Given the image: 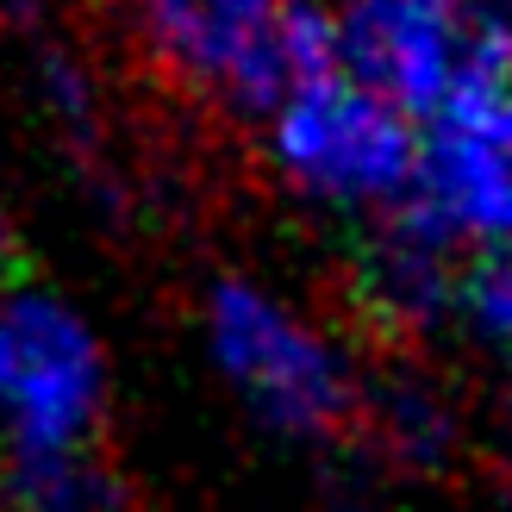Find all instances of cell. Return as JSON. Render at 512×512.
<instances>
[{
    "mask_svg": "<svg viewBox=\"0 0 512 512\" xmlns=\"http://www.w3.org/2000/svg\"><path fill=\"white\" fill-rule=\"evenodd\" d=\"M7 512H125L119 481L88 456H38V463H7Z\"/></svg>",
    "mask_w": 512,
    "mask_h": 512,
    "instance_id": "7",
    "label": "cell"
},
{
    "mask_svg": "<svg viewBox=\"0 0 512 512\" xmlns=\"http://www.w3.org/2000/svg\"><path fill=\"white\" fill-rule=\"evenodd\" d=\"M338 69L400 119L512 94V13L500 0H344Z\"/></svg>",
    "mask_w": 512,
    "mask_h": 512,
    "instance_id": "1",
    "label": "cell"
},
{
    "mask_svg": "<svg viewBox=\"0 0 512 512\" xmlns=\"http://www.w3.org/2000/svg\"><path fill=\"white\" fill-rule=\"evenodd\" d=\"M406 200L444 232L512 244V94L431 119Z\"/></svg>",
    "mask_w": 512,
    "mask_h": 512,
    "instance_id": "6",
    "label": "cell"
},
{
    "mask_svg": "<svg viewBox=\"0 0 512 512\" xmlns=\"http://www.w3.org/2000/svg\"><path fill=\"white\" fill-rule=\"evenodd\" d=\"M107 413V350L57 288H0V438L7 463L88 456Z\"/></svg>",
    "mask_w": 512,
    "mask_h": 512,
    "instance_id": "2",
    "label": "cell"
},
{
    "mask_svg": "<svg viewBox=\"0 0 512 512\" xmlns=\"http://www.w3.org/2000/svg\"><path fill=\"white\" fill-rule=\"evenodd\" d=\"M450 300L488 344L512 350V244H481V256L450 275Z\"/></svg>",
    "mask_w": 512,
    "mask_h": 512,
    "instance_id": "8",
    "label": "cell"
},
{
    "mask_svg": "<svg viewBox=\"0 0 512 512\" xmlns=\"http://www.w3.org/2000/svg\"><path fill=\"white\" fill-rule=\"evenodd\" d=\"M13 256V213H7V194H0V263Z\"/></svg>",
    "mask_w": 512,
    "mask_h": 512,
    "instance_id": "9",
    "label": "cell"
},
{
    "mask_svg": "<svg viewBox=\"0 0 512 512\" xmlns=\"http://www.w3.org/2000/svg\"><path fill=\"white\" fill-rule=\"evenodd\" d=\"M275 125V163L288 182L306 194L331 200H400L413 188L419 169V138L400 113L369 100L356 82L331 75V82L288 88V100L269 113Z\"/></svg>",
    "mask_w": 512,
    "mask_h": 512,
    "instance_id": "4",
    "label": "cell"
},
{
    "mask_svg": "<svg viewBox=\"0 0 512 512\" xmlns=\"http://www.w3.org/2000/svg\"><path fill=\"white\" fill-rule=\"evenodd\" d=\"M138 44L175 82L244 113H275L288 100L281 13L288 0H113Z\"/></svg>",
    "mask_w": 512,
    "mask_h": 512,
    "instance_id": "5",
    "label": "cell"
},
{
    "mask_svg": "<svg viewBox=\"0 0 512 512\" xmlns=\"http://www.w3.org/2000/svg\"><path fill=\"white\" fill-rule=\"evenodd\" d=\"M207 350L219 375L244 394L256 419L300 438H325L350 413V375L319 344L313 325H300L281 300H269L256 281L225 275L207 294Z\"/></svg>",
    "mask_w": 512,
    "mask_h": 512,
    "instance_id": "3",
    "label": "cell"
}]
</instances>
